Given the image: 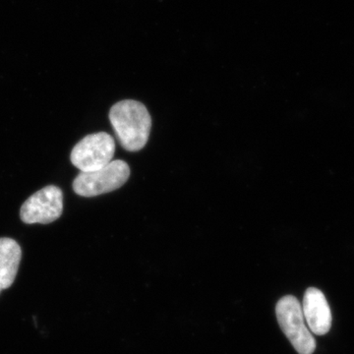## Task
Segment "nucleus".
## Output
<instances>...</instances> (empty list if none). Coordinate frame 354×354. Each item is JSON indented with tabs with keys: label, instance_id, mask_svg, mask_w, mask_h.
<instances>
[{
	"label": "nucleus",
	"instance_id": "1",
	"mask_svg": "<svg viewBox=\"0 0 354 354\" xmlns=\"http://www.w3.org/2000/svg\"><path fill=\"white\" fill-rule=\"evenodd\" d=\"M109 120L121 146L129 152H138L146 146L150 136L152 120L142 102L127 100L114 104Z\"/></svg>",
	"mask_w": 354,
	"mask_h": 354
},
{
	"label": "nucleus",
	"instance_id": "2",
	"mask_svg": "<svg viewBox=\"0 0 354 354\" xmlns=\"http://www.w3.org/2000/svg\"><path fill=\"white\" fill-rule=\"evenodd\" d=\"M129 165L123 160H111L106 167L90 172H82L73 181V190L83 197L106 194L124 185L129 178Z\"/></svg>",
	"mask_w": 354,
	"mask_h": 354
},
{
	"label": "nucleus",
	"instance_id": "3",
	"mask_svg": "<svg viewBox=\"0 0 354 354\" xmlns=\"http://www.w3.org/2000/svg\"><path fill=\"white\" fill-rule=\"evenodd\" d=\"M277 317L281 330L299 354H312L316 342L305 322L301 305L295 297L288 295L277 304Z\"/></svg>",
	"mask_w": 354,
	"mask_h": 354
},
{
	"label": "nucleus",
	"instance_id": "4",
	"mask_svg": "<svg viewBox=\"0 0 354 354\" xmlns=\"http://www.w3.org/2000/svg\"><path fill=\"white\" fill-rule=\"evenodd\" d=\"M115 142L106 132L95 133L86 136L72 150L71 162L82 172L97 171L113 160Z\"/></svg>",
	"mask_w": 354,
	"mask_h": 354
},
{
	"label": "nucleus",
	"instance_id": "5",
	"mask_svg": "<svg viewBox=\"0 0 354 354\" xmlns=\"http://www.w3.org/2000/svg\"><path fill=\"white\" fill-rule=\"evenodd\" d=\"M64 211V193L57 186L48 185L28 198L21 207V220L25 223H53Z\"/></svg>",
	"mask_w": 354,
	"mask_h": 354
},
{
	"label": "nucleus",
	"instance_id": "6",
	"mask_svg": "<svg viewBox=\"0 0 354 354\" xmlns=\"http://www.w3.org/2000/svg\"><path fill=\"white\" fill-rule=\"evenodd\" d=\"M302 311L309 330L317 335L327 334L332 326V314L322 291L310 288L305 292Z\"/></svg>",
	"mask_w": 354,
	"mask_h": 354
},
{
	"label": "nucleus",
	"instance_id": "7",
	"mask_svg": "<svg viewBox=\"0 0 354 354\" xmlns=\"http://www.w3.org/2000/svg\"><path fill=\"white\" fill-rule=\"evenodd\" d=\"M22 250L19 244L8 237L0 239V293L10 288L17 276Z\"/></svg>",
	"mask_w": 354,
	"mask_h": 354
}]
</instances>
